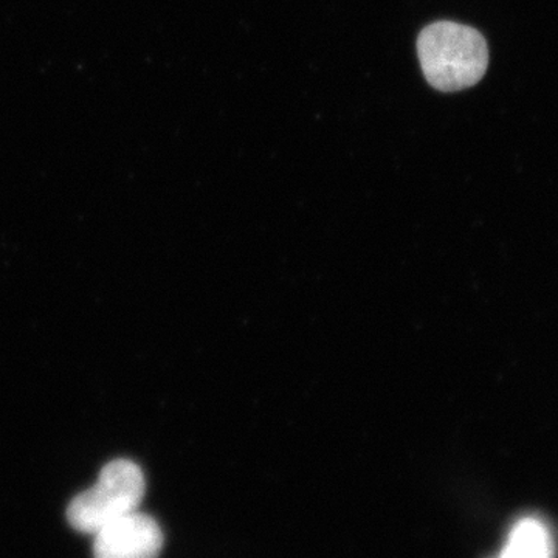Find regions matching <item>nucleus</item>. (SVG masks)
<instances>
[{"mask_svg":"<svg viewBox=\"0 0 558 558\" xmlns=\"http://www.w3.org/2000/svg\"><path fill=\"white\" fill-rule=\"evenodd\" d=\"M163 534L153 517L137 510L108 524L95 534V558H157Z\"/></svg>","mask_w":558,"mask_h":558,"instance_id":"3","label":"nucleus"},{"mask_svg":"<svg viewBox=\"0 0 558 558\" xmlns=\"http://www.w3.org/2000/svg\"><path fill=\"white\" fill-rule=\"evenodd\" d=\"M422 72L439 92H458L478 84L488 68L486 39L476 28L458 22L429 24L417 38Z\"/></svg>","mask_w":558,"mask_h":558,"instance_id":"1","label":"nucleus"},{"mask_svg":"<svg viewBox=\"0 0 558 558\" xmlns=\"http://www.w3.org/2000/svg\"><path fill=\"white\" fill-rule=\"evenodd\" d=\"M556 543L542 520L527 517L510 531L505 548L497 558H554Z\"/></svg>","mask_w":558,"mask_h":558,"instance_id":"4","label":"nucleus"},{"mask_svg":"<svg viewBox=\"0 0 558 558\" xmlns=\"http://www.w3.org/2000/svg\"><path fill=\"white\" fill-rule=\"evenodd\" d=\"M145 476L135 462L117 459L101 470L89 490L72 499L68 520L83 534H97L102 527L138 509L145 497Z\"/></svg>","mask_w":558,"mask_h":558,"instance_id":"2","label":"nucleus"}]
</instances>
